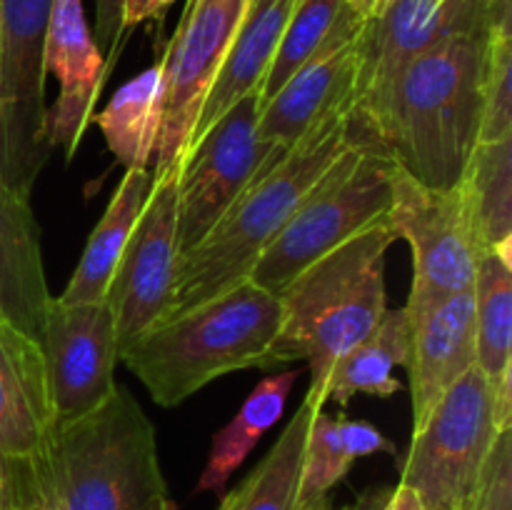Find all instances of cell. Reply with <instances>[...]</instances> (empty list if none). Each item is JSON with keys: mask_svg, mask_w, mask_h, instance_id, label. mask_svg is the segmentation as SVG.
<instances>
[{"mask_svg": "<svg viewBox=\"0 0 512 510\" xmlns=\"http://www.w3.org/2000/svg\"><path fill=\"white\" fill-rule=\"evenodd\" d=\"M490 33L458 35L415 55L353 115L400 170L430 188H455L480 143Z\"/></svg>", "mask_w": 512, "mask_h": 510, "instance_id": "cell-1", "label": "cell"}, {"mask_svg": "<svg viewBox=\"0 0 512 510\" xmlns=\"http://www.w3.org/2000/svg\"><path fill=\"white\" fill-rule=\"evenodd\" d=\"M20 485V510H143L168 495L155 425L123 385L90 413L55 420L20 463Z\"/></svg>", "mask_w": 512, "mask_h": 510, "instance_id": "cell-2", "label": "cell"}, {"mask_svg": "<svg viewBox=\"0 0 512 510\" xmlns=\"http://www.w3.org/2000/svg\"><path fill=\"white\" fill-rule=\"evenodd\" d=\"M353 105L325 113L288 153L235 198L198 245L178 258L163 320L178 318L250 278L263 250L285 228L320 175L353 143ZM155 323V325H158Z\"/></svg>", "mask_w": 512, "mask_h": 510, "instance_id": "cell-3", "label": "cell"}, {"mask_svg": "<svg viewBox=\"0 0 512 510\" xmlns=\"http://www.w3.org/2000/svg\"><path fill=\"white\" fill-rule=\"evenodd\" d=\"M395 240L398 233L385 215L308 265L278 295L283 323L265 355L263 370L305 360L310 370L305 395L323 408L338 360L370 335L388 310L385 253Z\"/></svg>", "mask_w": 512, "mask_h": 510, "instance_id": "cell-4", "label": "cell"}, {"mask_svg": "<svg viewBox=\"0 0 512 510\" xmlns=\"http://www.w3.org/2000/svg\"><path fill=\"white\" fill-rule=\"evenodd\" d=\"M278 295L253 280L145 330L120 353L130 373L163 408H175L215 378L265 365L278 338Z\"/></svg>", "mask_w": 512, "mask_h": 510, "instance_id": "cell-5", "label": "cell"}, {"mask_svg": "<svg viewBox=\"0 0 512 510\" xmlns=\"http://www.w3.org/2000/svg\"><path fill=\"white\" fill-rule=\"evenodd\" d=\"M353 143L305 193L285 228L263 250L250 278L280 295L308 265L385 218L393 205L395 160L350 110Z\"/></svg>", "mask_w": 512, "mask_h": 510, "instance_id": "cell-6", "label": "cell"}, {"mask_svg": "<svg viewBox=\"0 0 512 510\" xmlns=\"http://www.w3.org/2000/svg\"><path fill=\"white\" fill-rule=\"evenodd\" d=\"M500 430L493 385L473 365L413 430L400 483L423 510H465Z\"/></svg>", "mask_w": 512, "mask_h": 510, "instance_id": "cell-7", "label": "cell"}, {"mask_svg": "<svg viewBox=\"0 0 512 510\" xmlns=\"http://www.w3.org/2000/svg\"><path fill=\"white\" fill-rule=\"evenodd\" d=\"M53 0H0V178L28 195L48 155L45 35Z\"/></svg>", "mask_w": 512, "mask_h": 510, "instance_id": "cell-8", "label": "cell"}, {"mask_svg": "<svg viewBox=\"0 0 512 510\" xmlns=\"http://www.w3.org/2000/svg\"><path fill=\"white\" fill-rule=\"evenodd\" d=\"M258 93L240 98L190 148L178 170V258L208 235L240 193L285 153L258 138Z\"/></svg>", "mask_w": 512, "mask_h": 510, "instance_id": "cell-9", "label": "cell"}, {"mask_svg": "<svg viewBox=\"0 0 512 510\" xmlns=\"http://www.w3.org/2000/svg\"><path fill=\"white\" fill-rule=\"evenodd\" d=\"M388 218L413 250V285L405 305L433 303L473 288L483 248L460 185L430 188L395 165Z\"/></svg>", "mask_w": 512, "mask_h": 510, "instance_id": "cell-10", "label": "cell"}, {"mask_svg": "<svg viewBox=\"0 0 512 510\" xmlns=\"http://www.w3.org/2000/svg\"><path fill=\"white\" fill-rule=\"evenodd\" d=\"M250 0H190L160 58L163 123L153 155V178L178 175L198 115Z\"/></svg>", "mask_w": 512, "mask_h": 510, "instance_id": "cell-11", "label": "cell"}, {"mask_svg": "<svg viewBox=\"0 0 512 510\" xmlns=\"http://www.w3.org/2000/svg\"><path fill=\"white\" fill-rule=\"evenodd\" d=\"M178 175L155 180L138 223L110 278L105 303L113 313L118 358L168 308L178 268Z\"/></svg>", "mask_w": 512, "mask_h": 510, "instance_id": "cell-12", "label": "cell"}, {"mask_svg": "<svg viewBox=\"0 0 512 510\" xmlns=\"http://www.w3.org/2000/svg\"><path fill=\"white\" fill-rule=\"evenodd\" d=\"M43 358L55 420L90 413L113 395L118 340L108 303H60L45 320Z\"/></svg>", "mask_w": 512, "mask_h": 510, "instance_id": "cell-13", "label": "cell"}, {"mask_svg": "<svg viewBox=\"0 0 512 510\" xmlns=\"http://www.w3.org/2000/svg\"><path fill=\"white\" fill-rule=\"evenodd\" d=\"M508 13L512 0H395L378 20L365 23L353 105L388 83L423 50L458 35L490 30Z\"/></svg>", "mask_w": 512, "mask_h": 510, "instance_id": "cell-14", "label": "cell"}, {"mask_svg": "<svg viewBox=\"0 0 512 510\" xmlns=\"http://www.w3.org/2000/svg\"><path fill=\"white\" fill-rule=\"evenodd\" d=\"M363 30L353 10L343 5L320 48L285 80L258 115V138L285 153L325 113L353 105V88L363 60Z\"/></svg>", "mask_w": 512, "mask_h": 510, "instance_id": "cell-15", "label": "cell"}, {"mask_svg": "<svg viewBox=\"0 0 512 510\" xmlns=\"http://www.w3.org/2000/svg\"><path fill=\"white\" fill-rule=\"evenodd\" d=\"M410 323V395L413 430L428 420L445 393L475 365V293L405 305Z\"/></svg>", "mask_w": 512, "mask_h": 510, "instance_id": "cell-16", "label": "cell"}, {"mask_svg": "<svg viewBox=\"0 0 512 510\" xmlns=\"http://www.w3.org/2000/svg\"><path fill=\"white\" fill-rule=\"evenodd\" d=\"M45 73H53L60 83L58 100L48 108V143L73 158L105 80V58L88 28L83 0H53Z\"/></svg>", "mask_w": 512, "mask_h": 510, "instance_id": "cell-17", "label": "cell"}, {"mask_svg": "<svg viewBox=\"0 0 512 510\" xmlns=\"http://www.w3.org/2000/svg\"><path fill=\"white\" fill-rule=\"evenodd\" d=\"M50 303L30 198L0 178V323L43 345Z\"/></svg>", "mask_w": 512, "mask_h": 510, "instance_id": "cell-18", "label": "cell"}, {"mask_svg": "<svg viewBox=\"0 0 512 510\" xmlns=\"http://www.w3.org/2000/svg\"><path fill=\"white\" fill-rule=\"evenodd\" d=\"M55 423L43 348L0 323V453L30 458Z\"/></svg>", "mask_w": 512, "mask_h": 510, "instance_id": "cell-19", "label": "cell"}, {"mask_svg": "<svg viewBox=\"0 0 512 510\" xmlns=\"http://www.w3.org/2000/svg\"><path fill=\"white\" fill-rule=\"evenodd\" d=\"M298 0H250L198 115L188 153L240 98L258 93ZM185 153V155H188Z\"/></svg>", "mask_w": 512, "mask_h": 510, "instance_id": "cell-20", "label": "cell"}, {"mask_svg": "<svg viewBox=\"0 0 512 510\" xmlns=\"http://www.w3.org/2000/svg\"><path fill=\"white\" fill-rule=\"evenodd\" d=\"M155 178L150 168H128L115 188L103 218L85 243L83 258L70 275L68 285L58 295L60 303H100L108 293L118 260L138 223L143 205L153 190Z\"/></svg>", "mask_w": 512, "mask_h": 510, "instance_id": "cell-21", "label": "cell"}, {"mask_svg": "<svg viewBox=\"0 0 512 510\" xmlns=\"http://www.w3.org/2000/svg\"><path fill=\"white\" fill-rule=\"evenodd\" d=\"M473 293L475 368L493 385L500 425L512 428V265L480 255Z\"/></svg>", "mask_w": 512, "mask_h": 510, "instance_id": "cell-22", "label": "cell"}, {"mask_svg": "<svg viewBox=\"0 0 512 510\" xmlns=\"http://www.w3.org/2000/svg\"><path fill=\"white\" fill-rule=\"evenodd\" d=\"M110 153L125 170L150 168L163 123V75L150 65L115 90L113 100L93 115Z\"/></svg>", "mask_w": 512, "mask_h": 510, "instance_id": "cell-23", "label": "cell"}, {"mask_svg": "<svg viewBox=\"0 0 512 510\" xmlns=\"http://www.w3.org/2000/svg\"><path fill=\"white\" fill-rule=\"evenodd\" d=\"M410 363V323L405 308L385 310L380 323L348 355L338 360L328 380V400L348 405L355 395L398 393L393 368Z\"/></svg>", "mask_w": 512, "mask_h": 510, "instance_id": "cell-24", "label": "cell"}, {"mask_svg": "<svg viewBox=\"0 0 512 510\" xmlns=\"http://www.w3.org/2000/svg\"><path fill=\"white\" fill-rule=\"evenodd\" d=\"M298 375L300 370L268 375V378H263L255 385L253 393L243 403V408L238 410V415L213 435L208 463H205L203 473H200L195 493H225L230 475L245 463L250 450L260 443V438L283 415L285 400H288Z\"/></svg>", "mask_w": 512, "mask_h": 510, "instance_id": "cell-25", "label": "cell"}, {"mask_svg": "<svg viewBox=\"0 0 512 510\" xmlns=\"http://www.w3.org/2000/svg\"><path fill=\"white\" fill-rule=\"evenodd\" d=\"M320 410L323 408L305 395L268 455L245 475L243 483L223 495L218 510H295L305 440Z\"/></svg>", "mask_w": 512, "mask_h": 510, "instance_id": "cell-26", "label": "cell"}, {"mask_svg": "<svg viewBox=\"0 0 512 510\" xmlns=\"http://www.w3.org/2000/svg\"><path fill=\"white\" fill-rule=\"evenodd\" d=\"M483 253L512 265V138L478 143L460 180Z\"/></svg>", "mask_w": 512, "mask_h": 510, "instance_id": "cell-27", "label": "cell"}, {"mask_svg": "<svg viewBox=\"0 0 512 510\" xmlns=\"http://www.w3.org/2000/svg\"><path fill=\"white\" fill-rule=\"evenodd\" d=\"M343 10V0H298L288 20L283 40L278 45L273 63L258 88V108L263 110L268 100L285 85V80L320 48L333 30Z\"/></svg>", "mask_w": 512, "mask_h": 510, "instance_id": "cell-28", "label": "cell"}, {"mask_svg": "<svg viewBox=\"0 0 512 510\" xmlns=\"http://www.w3.org/2000/svg\"><path fill=\"white\" fill-rule=\"evenodd\" d=\"M350 465L353 460L345 455L340 443L338 418L320 410L310 423L308 440H305L295 510H310L328 500V493L348 475Z\"/></svg>", "mask_w": 512, "mask_h": 510, "instance_id": "cell-29", "label": "cell"}, {"mask_svg": "<svg viewBox=\"0 0 512 510\" xmlns=\"http://www.w3.org/2000/svg\"><path fill=\"white\" fill-rule=\"evenodd\" d=\"M512 13L493 25L485 65L480 143L512 138Z\"/></svg>", "mask_w": 512, "mask_h": 510, "instance_id": "cell-30", "label": "cell"}, {"mask_svg": "<svg viewBox=\"0 0 512 510\" xmlns=\"http://www.w3.org/2000/svg\"><path fill=\"white\" fill-rule=\"evenodd\" d=\"M465 510H512V428L500 430Z\"/></svg>", "mask_w": 512, "mask_h": 510, "instance_id": "cell-31", "label": "cell"}, {"mask_svg": "<svg viewBox=\"0 0 512 510\" xmlns=\"http://www.w3.org/2000/svg\"><path fill=\"white\" fill-rule=\"evenodd\" d=\"M338 428L345 455H348L353 463L358 458L375 453L395 455V443H390L375 425L363 423V420H348L345 415H338Z\"/></svg>", "mask_w": 512, "mask_h": 510, "instance_id": "cell-32", "label": "cell"}, {"mask_svg": "<svg viewBox=\"0 0 512 510\" xmlns=\"http://www.w3.org/2000/svg\"><path fill=\"white\" fill-rule=\"evenodd\" d=\"M123 0H95V43L100 53L113 50L123 38Z\"/></svg>", "mask_w": 512, "mask_h": 510, "instance_id": "cell-33", "label": "cell"}, {"mask_svg": "<svg viewBox=\"0 0 512 510\" xmlns=\"http://www.w3.org/2000/svg\"><path fill=\"white\" fill-rule=\"evenodd\" d=\"M20 463H23V458H10V455L0 453V510L23 508Z\"/></svg>", "mask_w": 512, "mask_h": 510, "instance_id": "cell-34", "label": "cell"}, {"mask_svg": "<svg viewBox=\"0 0 512 510\" xmlns=\"http://www.w3.org/2000/svg\"><path fill=\"white\" fill-rule=\"evenodd\" d=\"M175 0H123V33L148 20H163Z\"/></svg>", "mask_w": 512, "mask_h": 510, "instance_id": "cell-35", "label": "cell"}, {"mask_svg": "<svg viewBox=\"0 0 512 510\" xmlns=\"http://www.w3.org/2000/svg\"><path fill=\"white\" fill-rule=\"evenodd\" d=\"M390 495H393V488L390 485H373V488L363 490L358 498L350 505H345L343 510H385L390 503Z\"/></svg>", "mask_w": 512, "mask_h": 510, "instance_id": "cell-36", "label": "cell"}, {"mask_svg": "<svg viewBox=\"0 0 512 510\" xmlns=\"http://www.w3.org/2000/svg\"><path fill=\"white\" fill-rule=\"evenodd\" d=\"M395 0H343V5L348 10H353L360 20L370 23V20H378L385 10L393 5Z\"/></svg>", "mask_w": 512, "mask_h": 510, "instance_id": "cell-37", "label": "cell"}, {"mask_svg": "<svg viewBox=\"0 0 512 510\" xmlns=\"http://www.w3.org/2000/svg\"><path fill=\"white\" fill-rule=\"evenodd\" d=\"M385 510H423V503H420L418 493L408 485H395L393 495H390V503Z\"/></svg>", "mask_w": 512, "mask_h": 510, "instance_id": "cell-38", "label": "cell"}, {"mask_svg": "<svg viewBox=\"0 0 512 510\" xmlns=\"http://www.w3.org/2000/svg\"><path fill=\"white\" fill-rule=\"evenodd\" d=\"M143 510H178V505H175L173 500L168 498V495H160V498H155L153 503H150L148 508H143Z\"/></svg>", "mask_w": 512, "mask_h": 510, "instance_id": "cell-39", "label": "cell"}, {"mask_svg": "<svg viewBox=\"0 0 512 510\" xmlns=\"http://www.w3.org/2000/svg\"><path fill=\"white\" fill-rule=\"evenodd\" d=\"M310 510H333V505H330V500H323V503H318L315 508H310Z\"/></svg>", "mask_w": 512, "mask_h": 510, "instance_id": "cell-40", "label": "cell"}]
</instances>
